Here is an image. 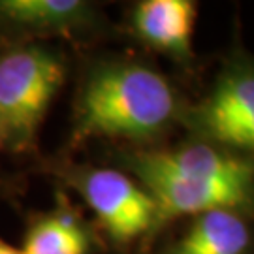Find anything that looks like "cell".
<instances>
[{
	"mask_svg": "<svg viewBox=\"0 0 254 254\" xmlns=\"http://www.w3.org/2000/svg\"><path fill=\"white\" fill-rule=\"evenodd\" d=\"M183 106L172 83L132 59L92 64L73 102L70 145L89 139H125L149 145L179 121Z\"/></svg>",
	"mask_w": 254,
	"mask_h": 254,
	"instance_id": "1",
	"label": "cell"
},
{
	"mask_svg": "<svg viewBox=\"0 0 254 254\" xmlns=\"http://www.w3.org/2000/svg\"><path fill=\"white\" fill-rule=\"evenodd\" d=\"M68 75L64 55L44 42L0 46V132L4 149L32 153Z\"/></svg>",
	"mask_w": 254,
	"mask_h": 254,
	"instance_id": "2",
	"label": "cell"
},
{
	"mask_svg": "<svg viewBox=\"0 0 254 254\" xmlns=\"http://www.w3.org/2000/svg\"><path fill=\"white\" fill-rule=\"evenodd\" d=\"M179 123L196 139L254 160V59H230L207 96L181 109Z\"/></svg>",
	"mask_w": 254,
	"mask_h": 254,
	"instance_id": "3",
	"label": "cell"
},
{
	"mask_svg": "<svg viewBox=\"0 0 254 254\" xmlns=\"http://www.w3.org/2000/svg\"><path fill=\"white\" fill-rule=\"evenodd\" d=\"M92 209L104 232L119 245H128L156 230V201L143 185L121 170L68 166L57 170Z\"/></svg>",
	"mask_w": 254,
	"mask_h": 254,
	"instance_id": "4",
	"label": "cell"
},
{
	"mask_svg": "<svg viewBox=\"0 0 254 254\" xmlns=\"http://www.w3.org/2000/svg\"><path fill=\"white\" fill-rule=\"evenodd\" d=\"M119 158L121 164H136L181 181L222 187L254 198V160L200 139L173 149H130Z\"/></svg>",
	"mask_w": 254,
	"mask_h": 254,
	"instance_id": "5",
	"label": "cell"
},
{
	"mask_svg": "<svg viewBox=\"0 0 254 254\" xmlns=\"http://www.w3.org/2000/svg\"><path fill=\"white\" fill-rule=\"evenodd\" d=\"M98 8L83 0H0V46L44 38H85L102 27Z\"/></svg>",
	"mask_w": 254,
	"mask_h": 254,
	"instance_id": "6",
	"label": "cell"
},
{
	"mask_svg": "<svg viewBox=\"0 0 254 254\" xmlns=\"http://www.w3.org/2000/svg\"><path fill=\"white\" fill-rule=\"evenodd\" d=\"M198 4L192 0H143L134 6L130 27L139 42L177 63H189Z\"/></svg>",
	"mask_w": 254,
	"mask_h": 254,
	"instance_id": "7",
	"label": "cell"
},
{
	"mask_svg": "<svg viewBox=\"0 0 254 254\" xmlns=\"http://www.w3.org/2000/svg\"><path fill=\"white\" fill-rule=\"evenodd\" d=\"M92 234L79 211L64 196L55 207L28 220L23 237V254H91Z\"/></svg>",
	"mask_w": 254,
	"mask_h": 254,
	"instance_id": "8",
	"label": "cell"
},
{
	"mask_svg": "<svg viewBox=\"0 0 254 254\" xmlns=\"http://www.w3.org/2000/svg\"><path fill=\"white\" fill-rule=\"evenodd\" d=\"M251 241V228L243 213L211 209L194 215L185 234L166 249V254H247Z\"/></svg>",
	"mask_w": 254,
	"mask_h": 254,
	"instance_id": "9",
	"label": "cell"
},
{
	"mask_svg": "<svg viewBox=\"0 0 254 254\" xmlns=\"http://www.w3.org/2000/svg\"><path fill=\"white\" fill-rule=\"evenodd\" d=\"M0 254H23V253H21V249H15L13 245H9L8 241H4L0 237Z\"/></svg>",
	"mask_w": 254,
	"mask_h": 254,
	"instance_id": "10",
	"label": "cell"
},
{
	"mask_svg": "<svg viewBox=\"0 0 254 254\" xmlns=\"http://www.w3.org/2000/svg\"><path fill=\"white\" fill-rule=\"evenodd\" d=\"M4 149V139H2V132H0V151Z\"/></svg>",
	"mask_w": 254,
	"mask_h": 254,
	"instance_id": "11",
	"label": "cell"
}]
</instances>
